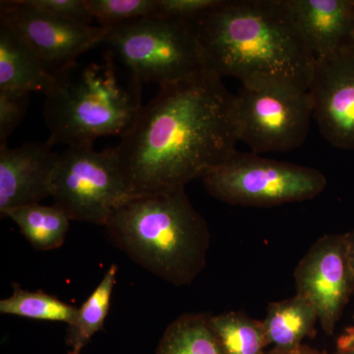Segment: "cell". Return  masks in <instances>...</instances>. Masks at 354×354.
I'll use <instances>...</instances> for the list:
<instances>
[{
  "instance_id": "7c38bea8",
  "label": "cell",
  "mask_w": 354,
  "mask_h": 354,
  "mask_svg": "<svg viewBox=\"0 0 354 354\" xmlns=\"http://www.w3.org/2000/svg\"><path fill=\"white\" fill-rule=\"evenodd\" d=\"M53 144L32 142L17 148L0 146V213L51 196L58 158Z\"/></svg>"
},
{
  "instance_id": "cb8c5ba5",
  "label": "cell",
  "mask_w": 354,
  "mask_h": 354,
  "mask_svg": "<svg viewBox=\"0 0 354 354\" xmlns=\"http://www.w3.org/2000/svg\"><path fill=\"white\" fill-rule=\"evenodd\" d=\"M41 10L62 18V19L91 26L94 16L91 13L88 0H29Z\"/></svg>"
},
{
  "instance_id": "d6986e66",
  "label": "cell",
  "mask_w": 354,
  "mask_h": 354,
  "mask_svg": "<svg viewBox=\"0 0 354 354\" xmlns=\"http://www.w3.org/2000/svg\"><path fill=\"white\" fill-rule=\"evenodd\" d=\"M209 321L225 354L267 353L269 344L263 321L235 311L209 316Z\"/></svg>"
},
{
  "instance_id": "484cf974",
  "label": "cell",
  "mask_w": 354,
  "mask_h": 354,
  "mask_svg": "<svg viewBox=\"0 0 354 354\" xmlns=\"http://www.w3.org/2000/svg\"><path fill=\"white\" fill-rule=\"evenodd\" d=\"M344 237H346V246H348L349 261H351L354 272V230L344 234Z\"/></svg>"
},
{
  "instance_id": "9a60e30c",
  "label": "cell",
  "mask_w": 354,
  "mask_h": 354,
  "mask_svg": "<svg viewBox=\"0 0 354 354\" xmlns=\"http://www.w3.org/2000/svg\"><path fill=\"white\" fill-rule=\"evenodd\" d=\"M317 321L315 306L300 295L272 302L263 321L268 344L285 351L301 348L304 339L313 335Z\"/></svg>"
},
{
  "instance_id": "3957f363",
  "label": "cell",
  "mask_w": 354,
  "mask_h": 354,
  "mask_svg": "<svg viewBox=\"0 0 354 354\" xmlns=\"http://www.w3.org/2000/svg\"><path fill=\"white\" fill-rule=\"evenodd\" d=\"M104 227L130 259L171 285H191L206 267L208 223L185 190L129 198Z\"/></svg>"
},
{
  "instance_id": "ac0fdd59",
  "label": "cell",
  "mask_w": 354,
  "mask_h": 354,
  "mask_svg": "<svg viewBox=\"0 0 354 354\" xmlns=\"http://www.w3.org/2000/svg\"><path fill=\"white\" fill-rule=\"evenodd\" d=\"M118 272V266H109L101 283L78 308L75 320L68 325L66 344L72 351L81 353L95 334L104 330V322L111 307Z\"/></svg>"
},
{
  "instance_id": "277c9868",
  "label": "cell",
  "mask_w": 354,
  "mask_h": 354,
  "mask_svg": "<svg viewBox=\"0 0 354 354\" xmlns=\"http://www.w3.org/2000/svg\"><path fill=\"white\" fill-rule=\"evenodd\" d=\"M53 74L44 104L53 146L93 145L102 137H122L143 108L142 84L109 53L100 64L75 62Z\"/></svg>"
},
{
  "instance_id": "7402d4cb",
  "label": "cell",
  "mask_w": 354,
  "mask_h": 354,
  "mask_svg": "<svg viewBox=\"0 0 354 354\" xmlns=\"http://www.w3.org/2000/svg\"><path fill=\"white\" fill-rule=\"evenodd\" d=\"M29 93L0 90V146L22 122L30 101Z\"/></svg>"
},
{
  "instance_id": "4316f807",
  "label": "cell",
  "mask_w": 354,
  "mask_h": 354,
  "mask_svg": "<svg viewBox=\"0 0 354 354\" xmlns=\"http://www.w3.org/2000/svg\"><path fill=\"white\" fill-rule=\"evenodd\" d=\"M266 354H306L305 353V346H302L301 348L295 349V351H279V349L272 348L271 351Z\"/></svg>"
},
{
  "instance_id": "d4e9b609",
  "label": "cell",
  "mask_w": 354,
  "mask_h": 354,
  "mask_svg": "<svg viewBox=\"0 0 354 354\" xmlns=\"http://www.w3.org/2000/svg\"><path fill=\"white\" fill-rule=\"evenodd\" d=\"M337 346L339 354H354V326L339 337Z\"/></svg>"
},
{
  "instance_id": "f1b7e54d",
  "label": "cell",
  "mask_w": 354,
  "mask_h": 354,
  "mask_svg": "<svg viewBox=\"0 0 354 354\" xmlns=\"http://www.w3.org/2000/svg\"><path fill=\"white\" fill-rule=\"evenodd\" d=\"M80 351H70L67 354H80Z\"/></svg>"
},
{
  "instance_id": "30bf717a",
  "label": "cell",
  "mask_w": 354,
  "mask_h": 354,
  "mask_svg": "<svg viewBox=\"0 0 354 354\" xmlns=\"http://www.w3.org/2000/svg\"><path fill=\"white\" fill-rule=\"evenodd\" d=\"M297 295L315 306L326 334H334L354 290V272L344 234L319 239L298 263Z\"/></svg>"
},
{
  "instance_id": "ffe728a7",
  "label": "cell",
  "mask_w": 354,
  "mask_h": 354,
  "mask_svg": "<svg viewBox=\"0 0 354 354\" xmlns=\"http://www.w3.org/2000/svg\"><path fill=\"white\" fill-rule=\"evenodd\" d=\"M13 293L0 301V313L32 320L62 322L70 325L75 320L78 308L43 290H26L13 283Z\"/></svg>"
},
{
  "instance_id": "e0dca14e",
  "label": "cell",
  "mask_w": 354,
  "mask_h": 354,
  "mask_svg": "<svg viewBox=\"0 0 354 354\" xmlns=\"http://www.w3.org/2000/svg\"><path fill=\"white\" fill-rule=\"evenodd\" d=\"M156 354H225L209 316L183 314L167 328Z\"/></svg>"
},
{
  "instance_id": "603a6c76",
  "label": "cell",
  "mask_w": 354,
  "mask_h": 354,
  "mask_svg": "<svg viewBox=\"0 0 354 354\" xmlns=\"http://www.w3.org/2000/svg\"><path fill=\"white\" fill-rule=\"evenodd\" d=\"M221 0H157L156 15L194 23L221 3Z\"/></svg>"
},
{
  "instance_id": "6da1fadb",
  "label": "cell",
  "mask_w": 354,
  "mask_h": 354,
  "mask_svg": "<svg viewBox=\"0 0 354 354\" xmlns=\"http://www.w3.org/2000/svg\"><path fill=\"white\" fill-rule=\"evenodd\" d=\"M234 104L209 70L160 87L114 148L130 198L185 190L227 162L239 141Z\"/></svg>"
},
{
  "instance_id": "8fae6325",
  "label": "cell",
  "mask_w": 354,
  "mask_h": 354,
  "mask_svg": "<svg viewBox=\"0 0 354 354\" xmlns=\"http://www.w3.org/2000/svg\"><path fill=\"white\" fill-rule=\"evenodd\" d=\"M308 91L324 139L354 150V46L316 59Z\"/></svg>"
},
{
  "instance_id": "5b68a950",
  "label": "cell",
  "mask_w": 354,
  "mask_h": 354,
  "mask_svg": "<svg viewBox=\"0 0 354 354\" xmlns=\"http://www.w3.org/2000/svg\"><path fill=\"white\" fill-rule=\"evenodd\" d=\"M106 31L109 53L141 84L162 87L206 70L193 23L152 15Z\"/></svg>"
},
{
  "instance_id": "5bb4252c",
  "label": "cell",
  "mask_w": 354,
  "mask_h": 354,
  "mask_svg": "<svg viewBox=\"0 0 354 354\" xmlns=\"http://www.w3.org/2000/svg\"><path fill=\"white\" fill-rule=\"evenodd\" d=\"M55 81V74L46 68L34 51L0 24V90L46 95Z\"/></svg>"
},
{
  "instance_id": "7a4b0ae2",
  "label": "cell",
  "mask_w": 354,
  "mask_h": 354,
  "mask_svg": "<svg viewBox=\"0 0 354 354\" xmlns=\"http://www.w3.org/2000/svg\"><path fill=\"white\" fill-rule=\"evenodd\" d=\"M193 24L205 67L220 78L286 79L308 90L316 58L286 0H221Z\"/></svg>"
},
{
  "instance_id": "4fadbf2b",
  "label": "cell",
  "mask_w": 354,
  "mask_h": 354,
  "mask_svg": "<svg viewBox=\"0 0 354 354\" xmlns=\"http://www.w3.org/2000/svg\"><path fill=\"white\" fill-rule=\"evenodd\" d=\"M316 59L354 46V0H286Z\"/></svg>"
},
{
  "instance_id": "83f0119b",
  "label": "cell",
  "mask_w": 354,
  "mask_h": 354,
  "mask_svg": "<svg viewBox=\"0 0 354 354\" xmlns=\"http://www.w3.org/2000/svg\"><path fill=\"white\" fill-rule=\"evenodd\" d=\"M305 353L306 354H327L324 353H320V351H316V349L310 348L308 346H305ZM335 354H339L337 353Z\"/></svg>"
},
{
  "instance_id": "44dd1931",
  "label": "cell",
  "mask_w": 354,
  "mask_h": 354,
  "mask_svg": "<svg viewBox=\"0 0 354 354\" xmlns=\"http://www.w3.org/2000/svg\"><path fill=\"white\" fill-rule=\"evenodd\" d=\"M91 13L102 28L156 15L157 0H88Z\"/></svg>"
},
{
  "instance_id": "52a82bcc",
  "label": "cell",
  "mask_w": 354,
  "mask_h": 354,
  "mask_svg": "<svg viewBox=\"0 0 354 354\" xmlns=\"http://www.w3.org/2000/svg\"><path fill=\"white\" fill-rule=\"evenodd\" d=\"M212 196L235 206L274 207L314 199L327 178L313 167L236 151L203 178Z\"/></svg>"
},
{
  "instance_id": "2e32d148",
  "label": "cell",
  "mask_w": 354,
  "mask_h": 354,
  "mask_svg": "<svg viewBox=\"0 0 354 354\" xmlns=\"http://www.w3.org/2000/svg\"><path fill=\"white\" fill-rule=\"evenodd\" d=\"M2 216L11 218L38 251L55 250L64 245L71 221L57 205L44 206L39 203L9 209Z\"/></svg>"
},
{
  "instance_id": "8992f818",
  "label": "cell",
  "mask_w": 354,
  "mask_h": 354,
  "mask_svg": "<svg viewBox=\"0 0 354 354\" xmlns=\"http://www.w3.org/2000/svg\"><path fill=\"white\" fill-rule=\"evenodd\" d=\"M234 116L239 141L254 153L290 152L307 138L313 102L307 88L290 80L259 79L241 84Z\"/></svg>"
},
{
  "instance_id": "ba28073f",
  "label": "cell",
  "mask_w": 354,
  "mask_h": 354,
  "mask_svg": "<svg viewBox=\"0 0 354 354\" xmlns=\"http://www.w3.org/2000/svg\"><path fill=\"white\" fill-rule=\"evenodd\" d=\"M50 193L70 220L104 227L130 198L114 148L97 152L93 145L66 147L58 153Z\"/></svg>"
},
{
  "instance_id": "9c48e42d",
  "label": "cell",
  "mask_w": 354,
  "mask_h": 354,
  "mask_svg": "<svg viewBox=\"0 0 354 354\" xmlns=\"http://www.w3.org/2000/svg\"><path fill=\"white\" fill-rule=\"evenodd\" d=\"M0 24L19 37L53 73L75 64L77 58L104 43L108 32L101 26L62 19L29 0L0 2Z\"/></svg>"
}]
</instances>
